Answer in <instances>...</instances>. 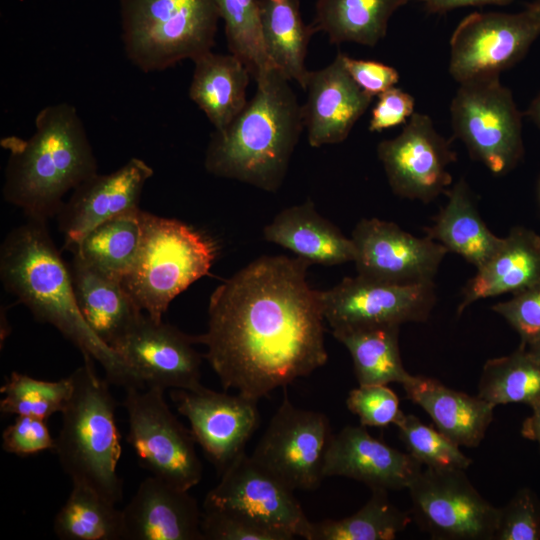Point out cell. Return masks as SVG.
<instances>
[{
  "instance_id": "1",
  "label": "cell",
  "mask_w": 540,
  "mask_h": 540,
  "mask_svg": "<svg viewBox=\"0 0 540 540\" xmlns=\"http://www.w3.org/2000/svg\"><path fill=\"white\" fill-rule=\"evenodd\" d=\"M310 265L265 255L211 293L207 330L194 338L225 391L258 402L327 362L320 291L306 278Z\"/></svg>"
},
{
  "instance_id": "2",
  "label": "cell",
  "mask_w": 540,
  "mask_h": 540,
  "mask_svg": "<svg viewBox=\"0 0 540 540\" xmlns=\"http://www.w3.org/2000/svg\"><path fill=\"white\" fill-rule=\"evenodd\" d=\"M3 287L35 320L55 327L83 357L98 362L110 384L144 388L119 355L88 326L77 304L69 265L46 222L28 219L12 229L0 247Z\"/></svg>"
},
{
  "instance_id": "3",
  "label": "cell",
  "mask_w": 540,
  "mask_h": 540,
  "mask_svg": "<svg viewBox=\"0 0 540 540\" xmlns=\"http://www.w3.org/2000/svg\"><path fill=\"white\" fill-rule=\"evenodd\" d=\"M8 151L3 198L27 219L57 216L64 196L97 172V161L77 109L69 103L42 108L28 139L0 140Z\"/></svg>"
},
{
  "instance_id": "4",
  "label": "cell",
  "mask_w": 540,
  "mask_h": 540,
  "mask_svg": "<svg viewBox=\"0 0 540 540\" xmlns=\"http://www.w3.org/2000/svg\"><path fill=\"white\" fill-rule=\"evenodd\" d=\"M256 84L255 95L231 124L211 134L204 166L214 176L276 192L304 129L301 106L275 68Z\"/></svg>"
},
{
  "instance_id": "5",
  "label": "cell",
  "mask_w": 540,
  "mask_h": 540,
  "mask_svg": "<svg viewBox=\"0 0 540 540\" xmlns=\"http://www.w3.org/2000/svg\"><path fill=\"white\" fill-rule=\"evenodd\" d=\"M94 362L84 357L83 365L70 374L73 391L61 413L54 451L72 483L85 484L116 505L123 497L117 470L122 451L117 402L110 382L97 374Z\"/></svg>"
},
{
  "instance_id": "6",
  "label": "cell",
  "mask_w": 540,
  "mask_h": 540,
  "mask_svg": "<svg viewBox=\"0 0 540 540\" xmlns=\"http://www.w3.org/2000/svg\"><path fill=\"white\" fill-rule=\"evenodd\" d=\"M140 221L138 252L122 282L145 314L162 321L174 298L209 274L217 247L180 220L140 210Z\"/></svg>"
},
{
  "instance_id": "7",
  "label": "cell",
  "mask_w": 540,
  "mask_h": 540,
  "mask_svg": "<svg viewBox=\"0 0 540 540\" xmlns=\"http://www.w3.org/2000/svg\"><path fill=\"white\" fill-rule=\"evenodd\" d=\"M122 41L144 73L162 71L212 50L216 0H121Z\"/></svg>"
},
{
  "instance_id": "8",
  "label": "cell",
  "mask_w": 540,
  "mask_h": 540,
  "mask_svg": "<svg viewBox=\"0 0 540 540\" xmlns=\"http://www.w3.org/2000/svg\"><path fill=\"white\" fill-rule=\"evenodd\" d=\"M453 134L494 175L511 171L524 153L522 120L499 76L460 83L450 106Z\"/></svg>"
},
{
  "instance_id": "9",
  "label": "cell",
  "mask_w": 540,
  "mask_h": 540,
  "mask_svg": "<svg viewBox=\"0 0 540 540\" xmlns=\"http://www.w3.org/2000/svg\"><path fill=\"white\" fill-rule=\"evenodd\" d=\"M164 391L157 387L125 389L122 404L128 415L127 442L151 475L190 490L202 479V463L191 430L171 412Z\"/></svg>"
},
{
  "instance_id": "10",
  "label": "cell",
  "mask_w": 540,
  "mask_h": 540,
  "mask_svg": "<svg viewBox=\"0 0 540 540\" xmlns=\"http://www.w3.org/2000/svg\"><path fill=\"white\" fill-rule=\"evenodd\" d=\"M412 514L432 539L493 540L499 508L487 501L462 469H422L407 488Z\"/></svg>"
},
{
  "instance_id": "11",
  "label": "cell",
  "mask_w": 540,
  "mask_h": 540,
  "mask_svg": "<svg viewBox=\"0 0 540 540\" xmlns=\"http://www.w3.org/2000/svg\"><path fill=\"white\" fill-rule=\"evenodd\" d=\"M333 435L325 414L294 406L285 391L251 457L292 490H315Z\"/></svg>"
},
{
  "instance_id": "12",
  "label": "cell",
  "mask_w": 540,
  "mask_h": 540,
  "mask_svg": "<svg viewBox=\"0 0 540 540\" xmlns=\"http://www.w3.org/2000/svg\"><path fill=\"white\" fill-rule=\"evenodd\" d=\"M540 35V18L519 13H472L450 39L449 73L459 84L500 76L518 63Z\"/></svg>"
},
{
  "instance_id": "13",
  "label": "cell",
  "mask_w": 540,
  "mask_h": 540,
  "mask_svg": "<svg viewBox=\"0 0 540 540\" xmlns=\"http://www.w3.org/2000/svg\"><path fill=\"white\" fill-rule=\"evenodd\" d=\"M323 315L332 331L426 321L436 302L434 282L400 284L357 274L320 291Z\"/></svg>"
},
{
  "instance_id": "14",
  "label": "cell",
  "mask_w": 540,
  "mask_h": 540,
  "mask_svg": "<svg viewBox=\"0 0 540 540\" xmlns=\"http://www.w3.org/2000/svg\"><path fill=\"white\" fill-rule=\"evenodd\" d=\"M203 506L227 509L281 532L308 540L312 522L294 490L245 452L221 473V480L206 495Z\"/></svg>"
},
{
  "instance_id": "15",
  "label": "cell",
  "mask_w": 540,
  "mask_h": 540,
  "mask_svg": "<svg viewBox=\"0 0 540 540\" xmlns=\"http://www.w3.org/2000/svg\"><path fill=\"white\" fill-rule=\"evenodd\" d=\"M377 155L392 191L402 198L428 203L452 183L447 168L456 153L426 114L414 113L398 136L378 144Z\"/></svg>"
},
{
  "instance_id": "16",
  "label": "cell",
  "mask_w": 540,
  "mask_h": 540,
  "mask_svg": "<svg viewBox=\"0 0 540 540\" xmlns=\"http://www.w3.org/2000/svg\"><path fill=\"white\" fill-rule=\"evenodd\" d=\"M194 336L142 314L112 349L143 387L198 390L201 355Z\"/></svg>"
},
{
  "instance_id": "17",
  "label": "cell",
  "mask_w": 540,
  "mask_h": 540,
  "mask_svg": "<svg viewBox=\"0 0 540 540\" xmlns=\"http://www.w3.org/2000/svg\"><path fill=\"white\" fill-rule=\"evenodd\" d=\"M357 274L400 283L433 282L448 250L428 236L416 237L391 221L361 219L353 229Z\"/></svg>"
},
{
  "instance_id": "18",
  "label": "cell",
  "mask_w": 540,
  "mask_h": 540,
  "mask_svg": "<svg viewBox=\"0 0 540 540\" xmlns=\"http://www.w3.org/2000/svg\"><path fill=\"white\" fill-rule=\"evenodd\" d=\"M177 411L190 424L192 435L221 474L240 455L259 425L257 401L206 387L173 389Z\"/></svg>"
},
{
  "instance_id": "19",
  "label": "cell",
  "mask_w": 540,
  "mask_h": 540,
  "mask_svg": "<svg viewBox=\"0 0 540 540\" xmlns=\"http://www.w3.org/2000/svg\"><path fill=\"white\" fill-rule=\"evenodd\" d=\"M153 174L145 161L133 157L119 169L96 173L74 188L57 214L63 248L72 252L99 224L139 209L144 185Z\"/></svg>"
},
{
  "instance_id": "20",
  "label": "cell",
  "mask_w": 540,
  "mask_h": 540,
  "mask_svg": "<svg viewBox=\"0 0 540 540\" xmlns=\"http://www.w3.org/2000/svg\"><path fill=\"white\" fill-rule=\"evenodd\" d=\"M304 90L302 120L314 148L343 142L372 101L345 69L340 52L326 67L309 72Z\"/></svg>"
},
{
  "instance_id": "21",
  "label": "cell",
  "mask_w": 540,
  "mask_h": 540,
  "mask_svg": "<svg viewBox=\"0 0 540 540\" xmlns=\"http://www.w3.org/2000/svg\"><path fill=\"white\" fill-rule=\"evenodd\" d=\"M422 470L403 453L371 436L365 426H345L334 434L325 458L324 477L343 476L371 490L407 489Z\"/></svg>"
},
{
  "instance_id": "22",
  "label": "cell",
  "mask_w": 540,
  "mask_h": 540,
  "mask_svg": "<svg viewBox=\"0 0 540 540\" xmlns=\"http://www.w3.org/2000/svg\"><path fill=\"white\" fill-rule=\"evenodd\" d=\"M122 512L125 539L204 540L197 500L156 476L140 483Z\"/></svg>"
},
{
  "instance_id": "23",
  "label": "cell",
  "mask_w": 540,
  "mask_h": 540,
  "mask_svg": "<svg viewBox=\"0 0 540 540\" xmlns=\"http://www.w3.org/2000/svg\"><path fill=\"white\" fill-rule=\"evenodd\" d=\"M268 242L277 244L310 264L326 266L353 262L354 244L321 216L308 199L280 211L263 229Z\"/></svg>"
},
{
  "instance_id": "24",
  "label": "cell",
  "mask_w": 540,
  "mask_h": 540,
  "mask_svg": "<svg viewBox=\"0 0 540 540\" xmlns=\"http://www.w3.org/2000/svg\"><path fill=\"white\" fill-rule=\"evenodd\" d=\"M540 283V236L524 227H514L496 252L467 282L458 315L477 300L504 293H517Z\"/></svg>"
},
{
  "instance_id": "25",
  "label": "cell",
  "mask_w": 540,
  "mask_h": 540,
  "mask_svg": "<svg viewBox=\"0 0 540 540\" xmlns=\"http://www.w3.org/2000/svg\"><path fill=\"white\" fill-rule=\"evenodd\" d=\"M402 386L408 399L420 406L450 440L460 447L480 445L494 418L493 405L427 376L413 375Z\"/></svg>"
},
{
  "instance_id": "26",
  "label": "cell",
  "mask_w": 540,
  "mask_h": 540,
  "mask_svg": "<svg viewBox=\"0 0 540 540\" xmlns=\"http://www.w3.org/2000/svg\"><path fill=\"white\" fill-rule=\"evenodd\" d=\"M69 268L83 318L91 330L112 348L144 312L121 280L97 270L75 253Z\"/></svg>"
},
{
  "instance_id": "27",
  "label": "cell",
  "mask_w": 540,
  "mask_h": 540,
  "mask_svg": "<svg viewBox=\"0 0 540 540\" xmlns=\"http://www.w3.org/2000/svg\"><path fill=\"white\" fill-rule=\"evenodd\" d=\"M190 99L205 113L215 131H222L247 104L251 74L233 54L203 53L193 60Z\"/></svg>"
},
{
  "instance_id": "28",
  "label": "cell",
  "mask_w": 540,
  "mask_h": 540,
  "mask_svg": "<svg viewBox=\"0 0 540 540\" xmlns=\"http://www.w3.org/2000/svg\"><path fill=\"white\" fill-rule=\"evenodd\" d=\"M445 194L447 203L425 232L448 252L460 255L478 269L496 252L503 238L486 226L463 179Z\"/></svg>"
},
{
  "instance_id": "29",
  "label": "cell",
  "mask_w": 540,
  "mask_h": 540,
  "mask_svg": "<svg viewBox=\"0 0 540 540\" xmlns=\"http://www.w3.org/2000/svg\"><path fill=\"white\" fill-rule=\"evenodd\" d=\"M263 42L273 67L303 89L308 44L315 31L302 19L299 0H259Z\"/></svg>"
},
{
  "instance_id": "30",
  "label": "cell",
  "mask_w": 540,
  "mask_h": 540,
  "mask_svg": "<svg viewBox=\"0 0 540 540\" xmlns=\"http://www.w3.org/2000/svg\"><path fill=\"white\" fill-rule=\"evenodd\" d=\"M412 1L423 2V0H318L311 25L315 33H326L332 44L353 42L373 47L385 37L393 13Z\"/></svg>"
},
{
  "instance_id": "31",
  "label": "cell",
  "mask_w": 540,
  "mask_h": 540,
  "mask_svg": "<svg viewBox=\"0 0 540 540\" xmlns=\"http://www.w3.org/2000/svg\"><path fill=\"white\" fill-rule=\"evenodd\" d=\"M399 328V325H378L332 331L349 351L359 385H403L412 378L402 363Z\"/></svg>"
},
{
  "instance_id": "32",
  "label": "cell",
  "mask_w": 540,
  "mask_h": 540,
  "mask_svg": "<svg viewBox=\"0 0 540 540\" xmlns=\"http://www.w3.org/2000/svg\"><path fill=\"white\" fill-rule=\"evenodd\" d=\"M71 492L53 521V531L62 540L125 539L123 512L98 492L72 483Z\"/></svg>"
},
{
  "instance_id": "33",
  "label": "cell",
  "mask_w": 540,
  "mask_h": 540,
  "mask_svg": "<svg viewBox=\"0 0 540 540\" xmlns=\"http://www.w3.org/2000/svg\"><path fill=\"white\" fill-rule=\"evenodd\" d=\"M140 208L113 217L91 230L72 253L97 270L123 280L140 244Z\"/></svg>"
},
{
  "instance_id": "34",
  "label": "cell",
  "mask_w": 540,
  "mask_h": 540,
  "mask_svg": "<svg viewBox=\"0 0 540 540\" xmlns=\"http://www.w3.org/2000/svg\"><path fill=\"white\" fill-rule=\"evenodd\" d=\"M409 512L393 505L386 490H372L370 499L351 516L312 522L308 540H393L411 522Z\"/></svg>"
},
{
  "instance_id": "35",
  "label": "cell",
  "mask_w": 540,
  "mask_h": 540,
  "mask_svg": "<svg viewBox=\"0 0 540 540\" xmlns=\"http://www.w3.org/2000/svg\"><path fill=\"white\" fill-rule=\"evenodd\" d=\"M477 396L494 407L523 403L532 407L540 401V362L520 346L510 355L485 362Z\"/></svg>"
},
{
  "instance_id": "36",
  "label": "cell",
  "mask_w": 540,
  "mask_h": 540,
  "mask_svg": "<svg viewBox=\"0 0 540 540\" xmlns=\"http://www.w3.org/2000/svg\"><path fill=\"white\" fill-rule=\"evenodd\" d=\"M216 3L230 53L258 80L274 68L263 42L259 0H216Z\"/></svg>"
},
{
  "instance_id": "37",
  "label": "cell",
  "mask_w": 540,
  "mask_h": 540,
  "mask_svg": "<svg viewBox=\"0 0 540 540\" xmlns=\"http://www.w3.org/2000/svg\"><path fill=\"white\" fill-rule=\"evenodd\" d=\"M72 391L70 375L57 381H47L13 371L0 388L4 395L0 401V411L7 415L47 420L55 413H62Z\"/></svg>"
},
{
  "instance_id": "38",
  "label": "cell",
  "mask_w": 540,
  "mask_h": 540,
  "mask_svg": "<svg viewBox=\"0 0 540 540\" xmlns=\"http://www.w3.org/2000/svg\"><path fill=\"white\" fill-rule=\"evenodd\" d=\"M395 425L408 453L421 465L433 469L462 470L471 465L472 460L460 450L459 445L415 415L403 413Z\"/></svg>"
},
{
  "instance_id": "39",
  "label": "cell",
  "mask_w": 540,
  "mask_h": 540,
  "mask_svg": "<svg viewBox=\"0 0 540 540\" xmlns=\"http://www.w3.org/2000/svg\"><path fill=\"white\" fill-rule=\"evenodd\" d=\"M493 540H540V499L527 487L502 508Z\"/></svg>"
},
{
  "instance_id": "40",
  "label": "cell",
  "mask_w": 540,
  "mask_h": 540,
  "mask_svg": "<svg viewBox=\"0 0 540 540\" xmlns=\"http://www.w3.org/2000/svg\"><path fill=\"white\" fill-rule=\"evenodd\" d=\"M201 531L204 540H290L285 534L239 513L203 506Z\"/></svg>"
},
{
  "instance_id": "41",
  "label": "cell",
  "mask_w": 540,
  "mask_h": 540,
  "mask_svg": "<svg viewBox=\"0 0 540 540\" xmlns=\"http://www.w3.org/2000/svg\"><path fill=\"white\" fill-rule=\"evenodd\" d=\"M346 405L365 427L395 425L403 414L397 395L387 385L381 384L359 385L352 389Z\"/></svg>"
},
{
  "instance_id": "42",
  "label": "cell",
  "mask_w": 540,
  "mask_h": 540,
  "mask_svg": "<svg viewBox=\"0 0 540 540\" xmlns=\"http://www.w3.org/2000/svg\"><path fill=\"white\" fill-rule=\"evenodd\" d=\"M528 346L540 337V283L513 294L507 301L492 306Z\"/></svg>"
},
{
  "instance_id": "43",
  "label": "cell",
  "mask_w": 540,
  "mask_h": 540,
  "mask_svg": "<svg viewBox=\"0 0 540 540\" xmlns=\"http://www.w3.org/2000/svg\"><path fill=\"white\" fill-rule=\"evenodd\" d=\"M46 421L33 416H16L14 422L3 430V450L20 457L54 450L55 438L51 436Z\"/></svg>"
},
{
  "instance_id": "44",
  "label": "cell",
  "mask_w": 540,
  "mask_h": 540,
  "mask_svg": "<svg viewBox=\"0 0 540 540\" xmlns=\"http://www.w3.org/2000/svg\"><path fill=\"white\" fill-rule=\"evenodd\" d=\"M377 97L369 121L371 132H381L405 124L415 113L414 98L400 88L394 86Z\"/></svg>"
},
{
  "instance_id": "45",
  "label": "cell",
  "mask_w": 540,
  "mask_h": 540,
  "mask_svg": "<svg viewBox=\"0 0 540 540\" xmlns=\"http://www.w3.org/2000/svg\"><path fill=\"white\" fill-rule=\"evenodd\" d=\"M343 65L356 84L372 98L392 88L399 73L389 65L372 60L355 59L340 52Z\"/></svg>"
},
{
  "instance_id": "46",
  "label": "cell",
  "mask_w": 540,
  "mask_h": 540,
  "mask_svg": "<svg viewBox=\"0 0 540 540\" xmlns=\"http://www.w3.org/2000/svg\"><path fill=\"white\" fill-rule=\"evenodd\" d=\"M512 2L513 0H423L422 3L429 13H444L460 7L484 5L505 6Z\"/></svg>"
},
{
  "instance_id": "47",
  "label": "cell",
  "mask_w": 540,
  "mask_h": 540,
  "mask_svg": "<svg viewBox=\"0 0 540 540\" xmlns=\"http://www.w3.org/2000/svg\"><path fill=\"white\" fill-rule=\"evenodd\" d=\"M531 408L532 414L524 420L521 434L526 439L537 442L540 447V401Z\"/></svg>"
},
{
  "instance_id": "48",
  "label": "cell",
  "mask_w": 540,
  "mask_h": 540,
  "mask_svg": "<svg viewBox=\"0 0 540 540\" xmlns=\"http://www.w3.org/2000/svg\"><path fill=\"white\" fill-rule=\"evenodd\" d=\"M526 114L533 123L540 128V93L531 102Z\"/></svg>"
},
{
  "instance_id": "49",
  "label": "cell",
  "mask_w": 540,
  "mask_h": 540,
  "mask_svg": "<svg viewBox=\"0 0 540 540\" xmlns=\"http://www.w3.org/2000/svg\"><path fill=\"white\" fill-rule=\"evenodd\" d=\"M527 351L534 359L540 362V337L527 346Z\"/></svg>"
},
{
  "instance_id": "50",
  "label": "cell",
  "mask_w": 540,
  "mask_h": 540,
  "mask_svg": "<svg viewBox=\"0 0 540 540\" xmlns=\"http://www.w3.org/2000/svg\"><path fill=\"white\" fill-rule=\"evenodd\" d=\"M526 8L540 18V0L527 5Z\"/></svg>"
}]
</instances>
